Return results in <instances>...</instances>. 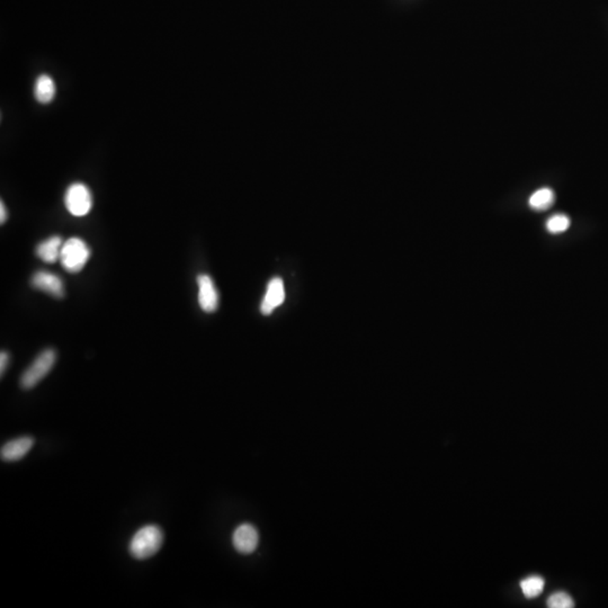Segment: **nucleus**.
Segmentation results:
<instances>
[{"label":"nucleus","instance_id":"f257e3e1","mask_svg":"<svg viewBox=\"0 0 608 608\" xmlns=\"http://www.w3.org/2000/svg\"><path fill=\"white\" fill-rule=\"evenodd\" d=\"M163 543V533L157 525L140 528L131 539L129 551L136 560H146L155 556Z\"/></svg>","mask_w":608,"mask_h":608},{"label":"nucleus","instance_id":"f03ea898","mask_svg":"<svg viewBox=\"0 0 608 608\" xmlns=\"http://www.w3.org/2000/svg\"><path fill=\"white\" fill-rule=\"evenodd\" d=\"M90 256V250L85 241L70 238L61 248L60 263L69 273H79L85 267Z\"/></svg>","mask_w":608,"mask_h":608},{"label":"nucleus","instance_id":"7ed1b4c3","mask_svg":"<svg viewBox=\"0 0 608 608\" xmlns=\"http://www.w3.org/2000/svg\"><path fill=\"white\" fill-rule=\"evenodd\" d=\"M56 361L57 353L54 349H49L42 351L41 354L36 357L33 363L22 374L21 385H22L23 389H26V390L32 389L40 381L45 379V376L50 373Z\"/></svg>","mask_w":608,"mask_h":608},{"label":"nucleus","instance_id":"20e7f679","mask_svg":"<svg viewBox=\"0 0 608 608\" xmlns=\"http://www.w3.org/2000/svg\"><path fill=\"white\" fill-rule=\"evenodd\" d=\"M64 204L72 216H87L93 208V197L89 188L81 182L72 184L66 189Z\"/></svg>","mask_w":608,"mask_h":608},{"label":"nucleus","instance_id":"39448f33","mask_svg":"<svg viewBox=\"0 0 608 608\" xmlns=\"http://www.w3.org/2000/svg\"><path fill=\"white\" fill-rule=\"evenodd\" d=\"M259 535L254 526L250 524H241L233 532V543L235 550L242 554L254 552L258 546Z\"/></svg>","mask_w":608,"mask_h":608},{"label":"nucleus","instance_id":"423d86ee","mask_svg":"<svg viewBox=\"0 0 608 608\" xmlns=\"http://www.w3.org/2000/svg\"><path fill=\"white\" fill-rule=\"evenodd\" d=\"M32 286L54 298H64V283L60 277L49 271H37L32 277Z\"/></svg>","mask_w":608,"mask_h":608},{"label":"nucleus","instance_id":"0eeeda50","mask_svg":"<svg viewBox=\"0 0 608 608\" xmlns=\"http://www.w3.org/2000/svg\"><path fill=\"white\" fill-rule=\"evenodd\" d=\"M34 445V438L30 436L18 437L9 440L1 448V459L4 461L14 462L22 460Z\"/></svg>","mask_w":608,"mask_h":608},{"label":"nucleus","instance_id":"6e6552de","mask_svg":"<svg viewBox=\"0 0 608 608\" xmlns=\"http://www.w3.org/2000/svg\"><path fill=\"white\" fill-rule=\"evenodd\" d=\"M199 283V305L205 312H214L218 308V292L213 281L208 275H199L197 277Z\"/></svg>","mask_w":608,"mask_h":608},{"label":"nucleus","instance_id":"1a4fd4ad","mask_svg":"<svg viewBox=\"0 0 608 608\" xmlns=\"http://www.w3.org/2000/svg\"><path fill=\"white\" fill-rule=\"evenodd\" d=\"M285 299L284 285L282 279H273L269 284V288L266 292L263 303H262V313L267 315H271L275 308L279 307Z\"/></svg>","mask_w":608,"mask_h":608},{"label":"nucleus","instance_id":"9d476101","mask_svg":"<svg viewBox=\"0 0 608 608\" xmlns=\"http://www.w3.org/2000/svg\"><path fill=\"white\" fill-rule=\"evenodd\" d=\"M62 240L60 237H51L36 247V255L45 263L53 264L60 260Z\"/></svg>","mask_w":608,"mask_h":608},{"label":"nucleus","instance_id":"9b49d317","mask_svg":"<svg viewBox=\"0 0 608 608\" xmlns=\"http://www.w3.org/2000/svg\"><path fill=\"white\" fill-rule=\"evenodd\" d=\"M56 83L49 75H41L34 85V97L41 104H49L56 97Z\"/></svg>","mask_w":608,"mask_h":608},{"label":"nucleus","instance_id":"f8f14e48","mask_svg":"<svg viewBox=\"0 0 608 608\" xmlns=\"http://www.w3.org/2000/svg\"><path fill=\"white\" fill-rule=\"evenodd\" d=\"M554 199H556V195L553 193L552 189L545 187L532 194L528 203L533 210L545 211L552 206Z\"/></svg>","mask_w":608,"mask_h":608},{"label":"nucleus","instance_id":"ddd939ff","mask_svg":"<svg viewBox=\"0 0 608 608\" xmlns=\"http://www.w3.org/2000/svg\"><path fill=\"white\" fill-rule=\"evenodd\" d=\"M520 588L522 594L525 595V597H537L539 595L542 594L544 589V579L539 575H531L522 580Z\"/></svg>","mask_w":608,"mask_h":608},{"label":"nucleus","instance_id":"4468645a","mask_svg":"<svg viewBox=\"0 0 608 608\" xmlns=\"http://www.w3.org/2000/svg\"><path fill=\"white\" fill-rule=\"evenodd\" d=\"M570 227V218L564 214H556L549 218L546 222V229L551 233H562L567 231Z\"/></svg>","mask_w":608,"mask_h":608},{"label":"nucleus","instance_id":"2eb2a0df","mask_svg":"<svg viewBox=\"0 0 608 608\" xmlns=\"http://www.w3.org/2000/svg\"><path fill=\"white\" fill-rule=\"evenodd\" d=\"M547 607L573 608L575 607V602L571 596L566 592H556L547 598Z\"/></svg>","mask_w":608,"mask_h":608},{"label":"nucleus","instance_id":"dca6fc26","mask_svg":"<svg viewBox=\"0 0 608 608\" xmlns=\"http://www.w3.org/2000/svg\"><path fill=\"white\" fill-rule=\"evenodd\" d=\"M8 353H6V351H1V355H0V372H1V375H3L4 372H5L6 368H7V365H8Z\"/></svg>","mask_w":608,"mask_h":608},{"label":"nucleus","instance_id":"f3484780","mask_svg":"<svg viewBox=\"0 0 608 608\" xmlns=\"http://www.w3.org/2000/svg\"><path fill=\"white\" fill-rule=\"evenodd\" d=\"M7 220V210H6L4 202L0 203V222L1 224Z\"/></svg>","mask_w":608,"mask_h":608}]
</instances>
